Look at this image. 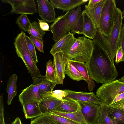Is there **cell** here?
Instances as JSON below:
<instances>
[{"instance_id":"6da1fadb","label":"cell","mask_w":124,"mask_h":124,"mask_svg":"<svg viewBox=\"0 0 124 124\" xmlns=\"http://www.w3.org/2000/svg\"><path fill=\"white\" fill-rule=\"evenodd\" d=\"M94 44L91 55L86 63L89 76L97 83L114 80L118 74L114 63L104 49Z\"/></svg>"},{"instance_id":"7a4b0ae2","label":"cell","mask_w":124,"mask_h":124,"mask_svg":"<svg viewBox=\"0 0 124 124\" xmlns=\"http://www.w3.org/2000/svg\"><path fill=\"white\" fill-rule=\"evenodd\" d=\"M123 18L122 12L116 6L114 13L113 25L111 33L108 37H105L103 34L102 35L104 45L103 49L108 53L114 63V59L118 47Z\"/></svg>"},{"instance_id":"3957f363","label":"cell","mask_w":124,"mask_h":124,"mask_svg":"<svg viewBox=\"0 0 124 124\" xmlns=\"http://www.w3.org/2000/svg\"><path fill=\"white\" fill-rule=\"evenodd\" d=\"M25 35V33L22 31L15 39L14 44L17 56L23 61L33 79L42 76L28 49Z\"/></svg>"},{"instance_id":"277c9868","label":"cell","mask_w":124,"mask_h":124,"mask_svg":"<svg viewBox=\"0 0 124 124\" xmlns=\"http://www.w3.org/2000/svg\"><path fill=\"white\" fill-rule=\"evenodd\" d=\"M94 45L93 41L85 36L76 38L67 56L68 61L71 60L86 62L91 55Z\"/></svg>"},{"instance_id":"5b68a950","label":"cell","mask_w":124,"mask_h":124,"mask_svg":"<svg viewBox=\"0 0 124 124\" xmlns=\"http://www.w3.org/2000/svg\"><path fill=\"white\" fill-rule=\"evenodd\" d=\"M124 92V83L116 80L102 84L97 89L96 95L102 102L109 105L117 95Z\"/></svg>"},{"instance_id":"8992f818","label":"cell","mask_w":124,"mask_h":124,"mask_svg":"<svg viewBox=\"0 0 124 124\" xmlns=\"http://www.w3.org/2000/svg\"><path fill=\"white\" fill-rule=\"evenodd\" d=\"M116 6L115 0H105L98 29L105 37L108 36L111 32L113 24L114 11Z\"/></svg>"},{"instance_id":"52a82bcc","label":"cell","mask_w":124,"mask_h":124,"mask_svg":"<svg viewBox=\"0 0 124 124\" xmlns=\"http://www.w3.org/2000/svg\"><path fill=\"white\" fill-rule=\"evenodd\" d=\"M1 1L11 5V14L33 15L38 12L34 0H1Z\"/></svg>"},{"instance_id":"ba28073f","label":"cell","mask_w":124,"mask_h":124,"mask_svg":"<svg viewBox=\"0 0 124 124\" xmlns=\"http://www.w3.org/2000/svg\"><path fill=\"white\" fill-rule=\"evenodd\" d=\"M81 111L88 124H96L102 102L78 101Z\"/></svg>"},{"instance_id":"9c48e42d","label":"cell","mask_w":124,"mask_h":124,"mask_svg":"<svg viewBox=\"0 0 124 124\" xmlns=\"http://www.w3.org/2000/svg\"><path fill=\"white\" fill-rule=\"evenodd\" d=\"M69 12L67 11L58 16L50 26V31L53 34L52 39L55 43L69 32L66 22V18Z\"/></svg>"},{"instance_id":"30bf717a","label":"cell","mask_w":124,"mask_h":124,"mask_svg":"<svg viewBox=\"0 0 124 124\" xmlns=\"http://www.w3.org/2000/svg\"><path fill=\"white\" fill-rule=\"evenodd\" d=\"M76 38L74 34L69 32L67 34L58 41L52 46L49 52L53 56L59 53L68 55L71 48L75 43Z\"/></svg>"},{"instance_id":"8fae6325","label":"cell","mask_w":124,"mask_h":124,"mask_svg":"<svg viewBox=\"0 0 124 124\" xmlns=\"http://www.w3.org/2000/svg\"><path fill=\"white\" fill-rule=\"evenodd\" d=\"M53 62L56 75V84H62L65 78V69L68 62L67 56L62 53L53 56Z\"/></svg>"},{"instance_id":"7c38bea8","label":"cell","mask_w":124,"mask_h":124,"mask_svg":"<svg viewBox=\"0 0 124 124\" xmlns=\"http://www.w3.org/2000/svg\"><path fill=\"white\" fill-rule=\"evenodd\" d=\"M38 11L41 18L46 22H54L55 20L56 14L55 8L47 0H37Z\"/></svg>"},{"instance_id":"4fadbf2b","label":"cell","mask_w":124,"mask_h":124,"mask_svg":"<svg viewBox=\"0 0 124 124\" xmlns=\"http://www.w3.org/2000/svg\"><path fill=\"white\" fill-rule=\"evenodd\" d=\"M39 85L32 84L23 90L18 97L22 105L28 103H39L41 100L38 93Z\"/></svg>"},{"instance_id":"5bb4252c","label":"cell","mask_w":124,"mask_h":124,"mask_svg":"<svg viewBox=\"0 0 124 124\" xmlns=\"http://www.w3.org/2000/svg\"><path fill=\"white\" fill-rule=\"evenodd\" d=\"M32 84L38 85V93L42 100L51 96V92L55 86L47 80L44 76L33 79Z\"/></svg>"},{"instance_id":"9a60e30c","label":"cell","mask_w":124,"mask_h":124,"mask_svg":"<svg viewBox=\"0 0 124 124\" xmlns=\"http://www.w3.org/2000/svg\"><path fill=\"white\" fill-rule=\"evenodd\" d=\"M64 90L67 93L66 97L70 98L78 101L102 102L93 92H77L69 89Z\"/></svg>"},{"instance_id":"2e32d148","label":"cell","mask_w":124,"mask_h":124,"mask_svg":"<svg viewBox=\"0 0 124 124\" xmlns=\"http://www.w3.org/2000/svg\"><path fill=\"white\" fill-rule=\"evenodd\" d=\"M61 102L62 100L50 96L42 100L39 104L43 115H48L56 111Z\"/></svg>"},{"instance_id":"e0dca14e","label":"cell","mask_w":124,"mask_h":124,"mask_svg":"<svg viewBox=\"0 0 124 124\" xmlns=\"http://www.w3.org/2000/svg\"><path fill=\"white\" fill-rule=\"evenodd\" d=\"M88 0H50L55 8L64 11H70L87 2Z\"/></svg>"},{"instance_id":"ac0fdd59","label":"cell","mask_w":124,"mask_h":124,"mask_svg":"<svg viewBox=\"0 0 124 124\" xmlns=\"http://www.w3.org/2000/svg\"><path fill=\"white\" fill-rule=\"evenodd\" d=\"M105 0H101L98 3L93 5H85V10L93 21L96 28L99 26L101 15Z\"/></svg>"},{"instance_id":"d6986e66","label":"cell","mask_w":124,"mask_h":124,"mask_svg":"<svg viewBox=\"0 0 124 124\" xmlns=\"http://www.w3.org/2000/svg\"><path fill=\"white\" fill-rule=\"evenodd\" d=\"M82 14L83 17V35L86 37L93 39L95 35L97 29L94 23L85 9Z\"/></svg>"},{"instance_id":"ffe728a7","label":"cell","mask_w":124,"mask_h":124,"mask_svg":"<svg viewBox=\"0 0 124 124\" xmlns=\"http://www.w3.org/2000/svg\"><path fill=\"white\" fill-rule=\"evenodd\" d=\"M69 61L77 69L83 76L84 80L88 83V89L92 91L95 87L94 80L89 77L86 63L79 61L70 60Z\"/></svg>"},{"instance_id":"44dd1931","label":"cell","mask_w":124,"mask_h":124,"mask_svg":"<svg viewBox=\"0 0 124 124\" xmlns=\"http://www.w3.org/2000/svg\"><path fill=\"white\" fill-rule=\"evenodd\" d=\"M80 107L78 101L72 99L65 97L62 100L61 103L56 111L63 113L76 112Z\"/></svg>"},{"instance_id":"7402d4cb","label":"cell","mask_w":124,"mask_h":124,"mask_svg":"<svg viewBox=\"0 0 124 124\" xmlns=\"http://www.w3.org/2000/svg\"><path fill=\"white\" fill-rule=\"evenodd\" d=\"M22 106L26 119L37 117L43 115L38 103H28L23 105Z\"/></svg>"},{"instance_id":"603a6c76","label":"cell","mask_w":124,"mask_h":124,"mask_svg":"<svg viewBox=\"0 0 124 124\" xmlns=\"http://www.w3.org/2000/svg\"><path fill=\"white\" fill-rule=\"evenodd\" d=\"M17 76L13 74L11 76L8 81L6 89L8 94L7 103L10 105L13 98L17 94Z\"/></svg>"},{"instance_id":"cb8c5ba5","label":"cell","mask_w":124,"mask_h":124,"mask_svg":"<svg viewBox=\"0 0 124 124\" xmlns=\"http://www.w3.org/2000/svg\"><path fill=\"white\" fill-rule=\"evenodd\" d=\"M52 114L66 118L81 124H88L82 112L81 107L76 111L73 112L63 113L56 111Z\"/></svg>"},{"instance_id":"d4e9b609","label":"cell","mask_w":124,"mask_h":124,"mask_svg":"<svg viewBox=\"0 0 124 124\" xmlns=\"http://www.w3.org/2000/svg\"><path fill=\"white\" fill-rule=\"evenodd\" d=\"M97 123L116 124L109 115L108 105L103 103L101 105L100 113Z\"/></svg>"},{"instance_id":"484cf974","label":"cell","mask_w":124,"mask_h":124,"mask_svg":"<svg viewBox=\"0 0 124 124\" xmlns=\"http://www.w3.org/2000/svg\"><path fill=\"white\" fill-rule=\"evenodd\" d=\"M107 105L109 115L116 124H124V110Z\"/></svg>"},{"instance_id":"4316f807","label":"cell","mask_w":124,"mask_h":124,"mask_svg":"<svg viewBox=\"0 0 124 124\" xmlns=\"http://www.w3.org/2000/svg\"><path fill=\"white\" fill-rule=\"evenodd\" d=\"M65 74H67L68 76L74 80L79 81L84 80L82 75L69 61L65 68Z\"/></svg>"},{"instance_id":"83f0119b","label":"cell","mask_w":124,"mask_h":124,"mask_svg":"<svg viewBox=\"0 0 124 124\" xmlns=\"http://www.w3.org/2000/svg\"><path fill=\"white\" fill-rule=\"evenodd\" d=\"M81 13V6L78 7L76 9L70 11L66 19L67 28L69 32L71 30L72 27Z\"/></svg>"},{"instance_id":"f1b7e54d","label":"cell","mask_w":124,"mask_h":124,"mask_svg":"<svg viewBox=\"0 0 124 124\" xmlns=\"http://www.w3.org/2000/svg\"><path fill=\"white\" fill-rule=\"evenodd\" d=\"M46 71L44 76L46 79L55 86L56 84V75L53 62L49 60L46 62Z\"/></svg>"},{"instance_id":"f546056e","label":"cell","mask_w":124,"mask_h":124,"mask_svg":"<svg viewBox=\"0 0 124 124\" xmlns=\"http://www.w3.org/2000/svg\"><path fill=\"white\" fill-rule=\"evenodd\" d=\"M16 23L20 29L25 32H28L31 24L26 14H21L16 19Z\"/></svg>"},{"instance_id":"4dcf8cb0","label":"cell","mask_w":124,"mask_h":124,"mask_svg":"<svg viewBox=\"0 0 124 124\" xmlns=\"http://www.w3.org/2000/svg\"><path fill=\"white\" fill-rule=\"evenodd\" d=\"M28 32L30 35L40 38H42L45 34V32L35 21L31 23Z\"/></svg>"},{"instance_id":"1f68e13d","label":"cell","mask_w":124,"mask_h":124,"mask_svg":"<svg viewBox=\"0 0 124 124\" xmlns=\"http://www.w3.org/2000/svg\"><path fill=\"white\" fill-rule=\"evenodd\" d=\"M30 124H62L50 117L48 115H43L32 120Z\"/></svg>"},{"instance_id":"d6a6232c","label":"cell","mask_w":124,"mask_h":124,"mask_svg":"<svg viewBox=\"0 0 124 124\" xmlns=\"http://www.w3.org/2000/svg\"><path fill=\"white\" fill-rule=\"evenodd\" d=\"M71 33L83 35V17L82 13L79 16L71 29Z\"/></svg>"},{"instance_id":"836d02e7","label":"cell","mask_w":124,"mask_h":124,"mask_svg":"<svg viewBox=\"0 0 124 124\" xmlns=\"http://www.w3.org/2000/svg\"><path fill=\"white\" fill-rule=\"evenodd\" d=\"M25 38L28 48L34 62L37 64L39 62L34 45L29 37L26 35Z\"/></svg>"},{"instance_id":"e575fe53","label":"cell","mask_w":124,"mask_h":124,"mask_svg":"<svg viewBox=\"0 0 124 124\" xmlns=\"http://www.w3.org/2000/svg\"><path fill=\"white\" fill-rule=\"evenodd\" d=\"M48 115L52 119L62 124H81L66 118L53 114Z\"/></svg>"},{"instance_id":"d590c367","label":"cell","mask_w":124,"mask_h":124,"mask_svg":"<svg viewBox=\"0 0 124 124\" xmlns=\"http://www.w3.org/2000/svg\"><path fill=\"white\" fill-rule=\"evenodd\" d=\"M29 37L38 50L40 52L43 53L44 40L43 38L37 37L32 35H30Z\"/></svg>"},{"instance_id":"8d00e7d4","label":"cell","mask_w":124,"mask_h":124,"mask_svg":"<svg viewBox=\"0 0 124 124\" xmlns=\"http://www.w3.org/2000/svg\"><path fill=\"white\" fill-rule=\"evenodd\" d=\"M67 94V93L64 90H56L52 91L51 92L52 96L61 100L65 98Z\"/></svg>"},{"instance_id":"74e56055","label":"cell","mask_w":124,"mask_h":124,"mask_svg":"<svg viewBox=\"0 0 124 124\" xmlns=\"http://www.w3.org/2000/svg\"><path fill=\"white\" fill-rule=\"evenodd\" d=\"M2 95L0 96V124H5L4 116V103Z\"/></svg>"},{"instance_id":"f35d334b","label":"cell","mask_w":124,"mask_h":124,"mask_svg":"<svg viewBox=\"0 0 124 124\" xmlns=\"http://www.w3.org/2000/svg\"><path fill=\"white\" fill-rule=\"evenodd\" d=\"M124 54V53L122 47H119L116 51L115 55V62L116 63H118L122 61Z\"/></svg>"},{"instance_id":"ab89813d","label":"cell","mask_w":124,"mask_h":124,"mask_svg":"<svg viewBox=\"0 0 124 124\" xmlns=\"http://www.w3.org/2000/svg\"><path fill=\"white\" fill-rule=\"evenodd\" d=\"M120 46L122 47L124 54V23L122 25L119 39L118 47Z\"/></svg>"},{"instance_id":"60d3db41","label":"cell","mask_w":124,"mask_h":124,"mask_svg":"<svg viewBox=\"0 0 124 124\" xmlns=\"http://www.w3.org/2000/svg\"><path fill=\"white\" fill-rule=\"evenodd\" d=\"M38 20L39 25L41 29L43 31H50L49 24L46 22L42 20H41L37 18Z\"/></svg>"},{"instance_id":"b9f144b4","label":"cell","mask_w":124,"mask_h":124,"mask_svg":"<svg viewBox=\"0 0 124 124\" xmlns=\"http://www.w3.org/2000/svg\"><path fill=\"white\" fill-rule=\"evenodd\" d=\"M108 105L124 110V101L120 103L112 104Z\"/></svg>"},{"instance_id":"7bdbcfd3","label":"cell","mask_w":124,"mask_h":124,"mask_svg":"<svg viewBox=\"0 0 124 124\" xmlns=\"http://www.w3.org/2000/svg\"><path fill=\"white\" fill-rule=\"evenodd\" d=\"M101 0H89L87 5L92 6L95 5L101 1Z\"/></svg>"},{"instance_id":"ee69618b","label":"cell","mask_w":124,"mask_h":124,"mask_svg":"<svg viewBox=\"0 0 124 124\" xmlns=\"http://www.w3.org/2000/svg\"><path fill=\"white\" fill-rule=\"evenodd\" d=\"M11 124H22L21 120L18 117H16Z\"/></svg>"},{"instance_id":"f6af8a7d","label":"cell","mask_w":124,"mask_h":124,"mask_svg":"<svg viewBox=\"0 0 124 124\" xmlns=\"http://www.w3.org/2000/svg\"><path fill=\"white\" fill-rule=\"evenodd\" d=\"M118 80L120 82L124 83V76Z\"/></svg>"},{"instance_id":"bcb514c9","label":"cell","mask_w":124,"mask_h":124,"mask_svg":"<svg viewBox=\"0 0 124 124\" xmlns=\"http://www.w3.org/2000/svg\"><path fill=\"white\" fill-rule=\"evenodd\" d=\"M124 101V98L122 100H121L120 101L117 102H116V103H119L121 102H123V101ZM114 104V103H113Z\"/></svg>"},{"instance_id":"7dc6e473","label":"cell","mask_w":124,"mask_h":124,"mask_svg":"<svg viewBox=\"0 0 124 124\" xmlns=\"http://www.w3.org/2000/svg\"><path fill=\"white\" fill-rule=\"evenodd\" d=\"M122 14L123 15V17H124V9L123 11V12H122Z\"/></svg>"},{"instance_id":"c3c4849f","label":"cell","mask_w":124,"mask_h":124,"mask_svg":"<svg viewBox=\"0 0 124 124\" xmlns=\"http://www.w3.org/2000/svg\"><path fill=\"white\" fill-rule=\"evenodd\" d=\"M122 61L124 62V54L123 57L122 59Z\"/></svg>"},{"instance_id":"681fc988","label":"cell","mask_w":124,"mask_h":124,"mask_svg":"<svg viewBox=\"0 0 124 124\" xmlns=\"http://www.w3.org/2000/svg\"><path fill=\"white\" fill-rule=\"evenodd\" d=\"M96 124H98V123H97Z\"/></svg>"}]
</instances>
